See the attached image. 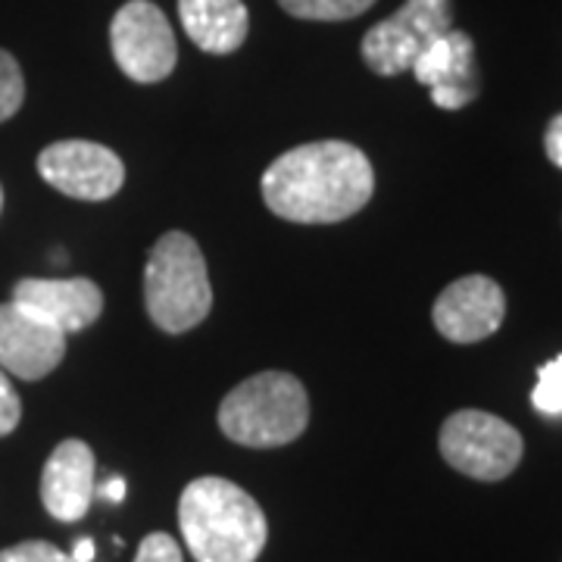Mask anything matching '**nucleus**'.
<instances>
[{
	"label": "nucleus",
	"instance_id": "nucleus-14",
	"mask_svg": "<svg viewBox=\"0 0 562 562\" xmlns=\"http://www.w3.org/2000/svg\"><path fill=\"white\" fill-rule=\"evenodd\" d=\"M184 35L213 57H228L250 32V13L244 0H179Z\"/></svg>",
	"mask_w": 562,
	"mask_h": 562
},
{
	"label": "nucleus",
	"instance_id": "nucleus-1",
	"mask_svg": "<svg viewBox=\"0 0 562 562\" xmlns=\"http://www.w3.org/2000/svg\"><path fill=\"white\" fill-rule=\"evenodd\" d=\"M375 172L357 144H301L262 172V201L284 222L331 225L350 220L372 201Z\"/></svg>",
	"mask_w": 562,
	"mask_h": 562
},
{
	"label": "nucleus",
	"instance_id": "nucleus-24",
	"mask_svg": "<svg viewBox=\"0 0 562 562\" xmlns=\"http://www.w3.org/2000/svg\"><path fill=\"white\" fill-rule=\"evenodd\" d=\"M0 210H3V188H0Z\"/></svg>",
	"mask_w": 562,
	"mask_h": 562
},
{
	"label": "nucleus",
	"instance_id": "nucleus-10",
	"mask_svg": "<svg viewBox=\"0 0 562 562\" xmlns=\"http://www.w3.org/2000/svg\"><path fill=\"white\" fill-rule=\"evenodd\" d=\"M66 357V335L16 301L0 303V369L22 382L47 379Z\"/></svg>",
	"mask_w": 562,
	"mask_h": 562
},
{
	"label": "nucleus",
	"instance_id": "nucleus-7",
	"mask_svg": "<svg viewBox=\"0 0 562 562\" xmlns=\"http://www.w3.org/2000/svg\"><path fill=\"white\" fill-rule=\"evenodd\" d=\"M113 60L122 72L138 85H157L169 79L179 63V44L172 25L157 3L128 0L110 25Z\"/></svg>",
	"mask_w": 562,
	"mask_h": 562
},
{
	"label": "nucleus",
	"instance_id": "nucleus-9",
	"mask_svg": "<svg viewBox=\"0 0 562 562\" xmlns=\"http://www.w3.org/2000/svg\"><path fill=\"white\" fill-rule=\"evenodd\" d=\"M506 319V294L487 276H465L447 284L431 306V322L441 338L453 344H475L491 338Z\"/></svg>",
	"mask_w": 562,
	"mask_h": 562
},
{
	"label": "nucleus",
	"instance_id": "nucleus-12",
	"mask_svg": "<svg viewBox=\"0 0 562 562\" xmlns=\"http://www.w3.org/2000/svg\"><path fill=\"white\" fill-rule=\"evenodd\" d=\"M98 460L79 438L57 443L41 472V503L57 522H79L98 497Z\"/></svg>",
	"mask_w": 562,
	"mask_h": 562
},
{
	"label": "nucleus",
	"instance_id": "nucleus-22",
	"mask_svg": "<svg viewBox=\"0 0 562 562\" xmlns=\"http://www.w3.org/2000/svg\"><path fill=\"white\" fill-rule=\"evenodd\" d=\"M98 494H101L103 501L122 503V497H125V479H122V475H113L110 482H103L101 487H98Z\"/></svg>",
	"mask_w": 562,
	"mask_h": 562
},
{
	"label": "nucleus",
	"instance_id": "nucleus-6",
	"mask_svg": "<svg viewBox=\"0 0 562 562\" xmlns=\"http://www.w3.org/2000/svg\"><path fill=\"white\" fill-rule=\"evenodd\" d=\"M453 29V0H406L394 16L362 35V63L375 76H401L413 69L422 50Z\"/></svg>",
	"mask_w": 562,
	"mask_h": 562
},
{
	"label": "nucleus",
	"instance_id": "nucleus-17",
	"mask_svg": "<svg viewBox=\"0 0 562 562\" xmlns=\"http://www.w3.org/2000/svg\"><path fill=\"white\" fill-rule=\"evenodd\" d=\"M531 403L543 416H562V353L538 372V384L531 391Z\"/></svg>",
	"mask_w": 562,
	"mask_h": 562
},
{
	"label": "nucleus",
	"instance_id": "nucleus-23",
	"mask_svg": "<svg viewBox=\"0 0 562 562\" xmlns=\"http://www.w3.org/2000/svg\"><path fill=\"white\" fill-rule=\"evenodd\" d=\"M76 562H91L94 560V541L91 538H81V541H76V547H72V553H69Z\"/></svg>",
	"mask_w": 562,
	"mask_h": 562
},
{
	"label": "nucleus",
	"instance_id": "nucleus-11",
	"mask_svg": "<svg viewBox=\"0 0 562 562\" xmlns=\"http://www.w3.org/2000/svg\"><path fill=\"white\" fill-rule=\"evenodd\" d=\"M413 76L428 88L435 106L441 110H460L472 103L482 91V76L475 63V44L465 32H443L441 38L431 41L413 63Z\"/></svg>",
	"mask_w": 562,
	"mask_h": 562
},
{
	"label": "nucleus",
	"instance_id": "nucleus-3",
	"mask_svg": "<svg viewBox=\"0 0 562 562\" xmlns=\"http://www.w3.org/2000/svg\"><path fill=\"white\" fill-rule=\"evenodd\" d=\"M310 425V397L291 372H257L225 394L220 428L228 441L269 450L297 441Z\"/></svg>",
	"mask_w": 562,
	"mask_h": 562
},
{
	"label": "nucleus",
	"instance_id": "nucleus-13",
	"mask_svg": "<svg viewBox=\"0 0 562 562\" xmlns=\"http://www.w3.org/2000/svg\"><path fill=\"white\" fill-rule=\"evenodd\" d=\"M10 301L25 306L63 335L85 331L103 313V291L91 279H22L16 281Z\"/></svg>",
	"mask_w": 562,
	"mask_h": 562
},
{
	"label": "nucleus",
	"instance_id": "nucleus-8",
	"mask_svg": "<svg viewBox=\"0 0 562 562\" xmlns=\"http://www.w3.org/2000/svg\"><path fill=\"white\" fill-rule=\"evenodd\" d=\"M41 179L76 201H110L125 181V166L106 147L94 140H57L38 154Z\"/></svg>",
	"mask_w": 562,
	"mask_h": 562
},
{
	"label": "nucleus",
	"instance_id": "nucleus-19",
	"mask_svg": "<svg viewBox=\"0 0 562 562\" xmlns=\"http://www.w3.org/2000/svg\"><path fill=\"white\" fill-rule=\"evenodd\" d=\"M135 562H184L181 560V547L172 535L166 531H150L144 541L138 543Z\"/></svg>",
	"mask_w": 562,
	"mask_h": 562
},
{
	"label": "nucleus",
	"instance_id": "nucleus-15",
	"mask_svg": "<svg viewBox=\"0 0 562 562\" xmlns=\"http://www.w3.org/2000/svg\"><path fill=\"white\" fill-rule=\"evenodd\" d=\"M281 10L294 20L310 22H344L362 16L375 0H279Z\"/></svg>",
	"mask_w": 562,
	"mask_h": 562
},
{
	"label": "nucleus",
	"instance_id": "nucleus-5",
	"mask_svg": "<svg viewBox=\"0 0 562 562\" xmlns=\"http://www.w3.org/2000/svg\"><path fill=\"white\" fill-rule=\"evenodd\" d=\"M443 462L475 482H503L522 462V435L501 416L484 409H460L441 425Z\"/></svg>",
	"mask_w": 562,
	"mask_h": 562
},
{
	"label": "nucleus",
	"instance_id": "nucleus-20",
	"mask_svg": "<svg viewBox=\"0 0 562 562\" xmlns=\"http://www.w3.org/2000/svg\"><path fill=\"white\" fill-rule=\"evenodd\" d=\"M20 419H22L20 394H16V387L10 384L7 372L0 369V438L13 435V431H16V425H20Z\"/></svg>",
	"mask_w": 562,
	"mask_h": 562
},
{
	"label": "nucleus",
	"instance_id": "nucleus-18",
	"mask_svg": "<svg viewBox=\"0 0 562 562\" xmlns=\"http://www.w3.org/2000/svg\"><path fill=\"white\" fill-rule=\"evenodd\" d=\"M0 562H76L69 553H63L57 543L22 541L0 550Z\"/></svg>",
	"mask_w": 562,
	"mask_h": 562
},
{
	"label": "nucleus",
	"instance_id": "nucleus-16",
	"mask_svg": "<svg viewBox=\"0 0 562 562\" xmlns=\"http://www.w3.org/2000/svg\"><path fill=\"white\" fill-rule=\"evenodd\" d=\"M25 101V79L13 54L0 50V122L13 120Z\"/></svg>",
	"mask_w": 562,
	"mask_h": 562
},
{
	"label": "nucleus",
	"instance_id": "nucleus-4",
	"mask_svg": "<svg viewBox=\"0 0 562 562\" xmlns=\"http://www.w3.org/2000/svg\"><path fill=\"white\" fill-rule=\"evenodd\" d=\"M144 303L166 335H184L213 310V288L201 247L184 232H166L147 254Z\"/></svg>",
	"mask_w": 562,
	"mask_h": 562
},
{
	"label": "nucleus",
	"instance_id": "nucleus-21",
	"mask_svg": "<svg viewBox=\"0 0 562 562\" xmlns=\"http://www.w3.org/2000/svg\"><path fill=\"white\" fill-rule=\"evenodd\" d=\"M543 150H547L550 162L562 169V113L560 116H553V120H550V125H547V135H543Z\"/></svg>",
	"mask_w": 562,
	"mask_h": 562
},
{
	"label": "nucleus",
	"instance_id": "nucleus-2",
	"mask_svg": "<svg viewBox=\"0 0 562 562\" xmlns=\"http://www.w3.org/2000/svg\"><path fill=\"white\" fill-rule=\"evenodd\" d=\"M179 528L198 562H257L269 538L260 503L220 475L194 479L181 491Z\"/></svg>",
	"mask_w": 562,
	"mask_h": 562
}]
</instances>
